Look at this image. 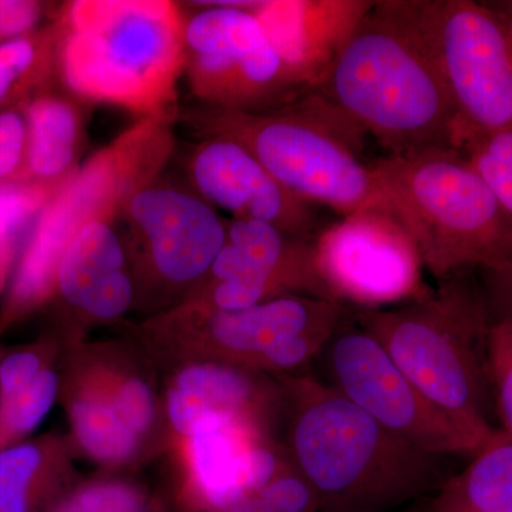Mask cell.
Wrapping results in <instances>:
<instances>
[{
    "mask_svg": "<svg viewBox=\"0 0 512 512\" xmlns=\"http://www.w3.org/2000/svg\"><path fill=\"white\" fill-rule=\"evenodd\" d=\"M312 93L389 156L460 147L456 107L407 0L373 3Z\"/></svg>",
    "mask_w": 512,
    "mask_h": 512,
    "instance_id": "1",
    "label": "cell"
},
{
    "mask_svg": "<svg viewBox=\"0 0 512 512\" xmlns=\"http://www.w3.org/2000/svg\"><path fill=\"white\" fill-rule=\"evenodd\" d=\"M289 457L320 512H399L433 497L451 476L448 458L390 433L312 375L282 382Z\"/></svg>",
    "mask_w": 512,
    "mask_h": 512,
    "instance_id": "2",
    "label": "cell"
},
{
    "mask_svg": "<svg viewBox=\"0 0 512 512\" xmlns=\"http://www.w3.org/2000/svg\"><path fill=\"white\" fill-rule=\"evenodd\" d=\"M57 74L67 93L143 117L178 114L187 13L171 0L59 6Z\"/></svg>",
    "mask_w": 512,
    "mask_h": 512,
    "instance_id": "3",
    "label": "cell"
},
{
    "mask_svg": "<svg viewBox=\"0 0 512 512\" xmlns=\"http://www.w3.org/2000/svg\"><path fill=\"white\" fill-rule=\"evenodd\" d=\"M471 271L448 275L402 305L353 311V318L478 451L498 431L488 372L494 323L483 284Z\"/></svg>",
    "mask_w": 512,
    "mask_h": 512,
    "instance_id": "4",
    "label": "cell"
},
{
    "mask_svg": "<svg viewBox=\"0 0 512 512\" xmlns=\"http://www.w3.org/2000/svg\"><path fill=\"white\" fill-rule=\"evenodd\" d=\"M177 120L180 113L138 119L56 188L20 249L0 308V335L55 298L60 262L84 225L120 214L131 195L163 177Z\"/></svg>",
    "mask_w": 512,
    "mask_h": 512,
    "instance_id": "5",
    "label": "cell"
},
{
    "mask_svg": "<svg viewBox=\"0 0 512 512\" xmlns=\"http://www.w3.org/2000/svg\"><path fill=\"white\" fill-rule=\"evenodd\" d=\"M183 117L202 137L231 138L293 194L339 217L390 212L370 164L357 153L360 130L315 93L261 113L200 106Z\"/></svg>",
    "mask_w": 512,
    "mask_h": 512,
    "instance_id": "6",
    "label": "cell"
},
{
    "mask_svg": "<svg viewBox=\"0 0 512 512\" xmlns=\"http://www.w3.org/2000/svg\"><path fill=\"white\" fill-rule=\"evenodd\" d=\"M370 168L436 281L466 269L512 268V225L460 150L386 156Z\"/></svg>",
    "mask_w": 512,
    "mask_h": 512,
    "instance_id": "7",
    "label": "cell"
},
{
    "mask_svg": "<svg viewBox=\"0 0 512 512\" xmlns=\"http://www.w3.org/2000/svg\"><path fill=\"white\" fill-rule=\"evenodd\" d=\"M407 3L456 107L460 147L512 130V29L503 16L473 0Z\"/></svg>",
    "mask_w": 512,
    "mask_h": 512,
    "instance_id": "8",
    "label": "cell"
},
{
    "mask_svg": "<svg viewBox=\"0 0 512 512\" xmlns=\"http://www.w3.org/2000/svg\"><path fill=\"white\" fill-rule=\"evenodd\" d=\"M120 224L136 302L163 303L161 312L184 302L208 274L228 228L190 187L163 178L131 195Z\"/></svg>",
    "mask_w": 512,
    "mask_h": 512,
    "instance_id": "9",
    "label": "cell"
},
{
    "mask_svg": "<svg viewBox=\"0 0 512 512\" xmlns=\"http://www.w3.org/2000/svg\"><path fill=\"white\" fill-rule=\"evenodd\" d=\"M187 15L185 70L195 99L214 109L261 113L309 94L256 18V2H195Z\"/></svg>",
    "mask_w": 512,
    "mask_h": 512,
    "instance_id": "10",
    "label": "cell"
},
{
    "mask_svg": "<svg viewBox=\"0 0 512 512\" xmlns=\"http://www.w3.org/2000/svg\"><path fill=\"white\" fill-rule=\"evenodd\" d=\"M318 379L390 433L440 457H473L474 444L419 392L350 311L318 359Z\"/></svg>",
    "mask_w": 512,
    "mask_h": 512,
    "instance_id": "11",
    "label": "cell"
},
{
    "mask_svg": "<svg viewBox=\"0 0 512 512\" xmlns=\"http://www.w3.org/2000/svg\"><path fill=\"white\" fill-rule=\"evenodd\" d=\"M313 261L330 301L350 311H379L430 289L406 228L390 212L340 217L313 241Z\"/></svg>",
    "mask_w": 512,
    "mask_h": 512,
    "instance_id": "12",
    "label": "cell"
},
{
    "mask_svg": "<svg viewBox=\"0 0 512 512\" xmlns=\"http://www.w3.org/2000/svg\"><path fill=\"white\" fill-rule=\"evenodd\" d=\"M350 309L309 295H288L239 311L183 302L157 313L146 328L168 348H185L194 360L254 370L258 357L281 340L336 326Z\"/></svg>",
    "mask_w": 512,
    "mask_h": 512,
    "instance_id": "13",
    "label": "cell"
},
{
    "mask_svg": "<svg viewBox=\"0 0 512 512\" xmlns=\"http://www.w3.org/2000/svg\"><path fill=\"white\" fill-rule=\"evenodd\" d=\"M288 295L330 301L316 274L313 242L266 222L229 220L224 247L184 302L239 311Z\"/></svg>",
    "mask_w": 512,
    "mask_h": 512,
    "instance_id": "14",
    "label": "cell"
},
{
    "mask_svg": "<svg viewBox=\"0 0 512 512\" xmlns=\"http://www.w3.org/2000/svg\"><path fill=\"white\" fill-rule=\"evenodd\" d=\"M188 187L231 220L266 222L313 242L326 225L319 207L302 200L231 138L202 137L185 160Z\"/></svg>",
    "mask_w": 512,
    "mask_h": 512,
    "instance_id": "15",
    "label": "cell"
},
{
    "mask_svg": "<svg viewBox=\"0 0 512 512\" xmlns=\"http://www.w3.org/2000/svg\"><path fill=\"white\" fill-rule=\"evenodd\" d=\"M188 495L202 512H227L286 466L268 429L235 414L202 417L184 437Z\"/></svg>",
    "mask_w": 512,
    "mask_h": 512,
    "instance_id": "16",
    "label": "cell"
},
{
    "mask_svg": "<svg viewBox=\"0 0 512 512\" xmlns=\"http://www.w3.org/2000/svg\"><path fill=\"white\" fill-rule=\"evenodd\" d=\"M123 212V211H121ZM120 214L84 225L64 252L56 295L77 315L110 322L136 305V285L123 237Z\"/></svg>",
    "mask_w": 512,
    "mask_h": 512,
    "instance_id": "17",
    "label": "cell"
},
{
    "mask_svg": "<svg viewBox=\"0 0 512 512\" xmlns=\"http://www.w3.org/2000/svg\"><path fill=\"white\" fill-rule=\"evenodd\" d=\"M375 2L268 0L254 10L266 37L303 89L322 82L339 47Z\"/></svg>",
    "mask_w": 512,
    "mask_h": 512,
    "instance_id": "18",
    "label": "cell"
},
{
    "mask_svg": "<svg viewBox=\"0 0 512 512\" xmlns=\"http://www.w3.org/2000/svg\"><path fill=\"white\" fill-rule=\"evenodd\" d=\"M278 406H284L282 386L264 373L212 360L187 363L165 392V412L180 439L210 414L247 417L269 429Z\"/></svg>",
    "mask_w": 512,
    "mask_h": 512,
    "instance_id": "19",
    "label": "cell"
},
{
    "mask_svg": "<svg viewBox=\"0 0 512 512\" xmlns=\"http://www.w3.org/2000/svg\"><path fill=\"white\" fill-rule=\"evenodd\" d=\"M28 146L16 183L57 187L80 167L86 146V120L79 99L49 90L23 104Z\"/></svg>",
    "mask_w": 512,
    "mask_h": 512,
    "instance_id": "20",
    "label": "cell"
},
{
    "mask_svg": "<svg viewBox=\"0 0 512 512\" xmlns=\"http://www.w3.org/2000/svg\"><path fill=\"white\" fill-rule=\"evenodd\" d=\"M69 450L43 436L0 451V512H46L69 488Z\"/></svg>",
    "mask_w": 512,
    "mask_h": 512,
    "instance_id": "21",
    "label": "cell"
},
{
    "mask_svg": "<svg viewBox=\"0 0 512 512\" xmlns=\"http://www.w3.org/2000/svg\"><path fill=\"white\" fill-rule=\"evenodd\" d=\"M73 439L96 463L116 467L136 457L141 440L133 433L110 394L83 366L74 367L64 387Z\"/></svg>",
    "mask_w": 512,
    "mask_h": 512,
    "instance_id": "22",
    "label": "cell"
},
{
    "mask_svg": "<svg viewBox=\"0 0 512 512\" xmlns=\"http://www.w3.org/2000/svg\"><path fill=\"white\" fill-rule=\"evenodd\" d=\"M512 507V439L500 430L448 478L427 512H495Z\"/></svg>",
    "mask_w": 512,
    "mask_h": 512,
    "instance_id": "23",
    "label": "cell"
},
{
    "mask_svg": "<svg viewBox=\"0 0 512 512\" xmlns=\"http://www.w3.org/2000/svg\"><path fill=\"white\" fill-rule=\"evenodd\" d=\"M55 23L0 46V111L18 109L33 97L55 89Z\"/></svg>",
    "mask_w": 512,
    "mask_h": 512,
    "instance_id": "24",
    "label": "cell"
},
{
    "mask_svg": "<svg viewBox=\"0 0 512 512\" xmlns=\"http://www.w3.org/2000/svg\"><path fill=\"white\" fill-rule=\"evenodd\" d=\"M57 187L0 184V298L8 291L20 249L33 222Z\"/></svg>",
    "mask_w": 512,
    "mask_h": 512,
    "instance_id": "25",
    "label": "cell"
},
{
    "mask_svg": "<svg viewBox=\"0 0 512 512\" xmlns=\"http://www.w3.org/2000/svg\"><path fill=\"white\" fill-rule=\"evenodd\" d=\"M62 390L55 366H47L23 392L0 403V451L29 440Z\"/></svg>",
    "mask_w": 512,
    "mask_h": 512,
    "instance_id": "26",
    "label": "cell"
},
{
    "mask_svg": "<svg viewBox=\"0 0 512 512\" xmlns=\"http://www.w3.org/2000/svg\"><path fill=\"white\" fill-rule=\"evenodd\" d=\"M101 379L113 397L117 412L128 429L143 440L156 421L157 402L153 386L147 377L114 365L107 357H92Z\"/></svg>",
    "mask_w": 512,
    "mask_h": 512,
    "instance_id": "27",
    "label": "cell"
},
{
    "mask_svg": "<svg viewBox=\"0 0 512 512\" xmlns=\"http://www.w3.org/2000/svg\"><path fill=\"white\" fill-rule=\"evenodd\" d=\"M460 151L493 192L512 225V130L468 138Z\"/></svg>",
    "mask_w": 512,
    "mask_h": 512,
    "instance_id": "28",
    "label": "cell"
},
{
    "mask_svg": "<svg viewBox=\"0 0 512 512\" xmlns=\"http://www.w3.org/2000/svg\"><path fill=\"white\" fill-rule=\"evenodd\" d=\"M147 497L126 481L106 480L70 488L46 512H146Z\"/></svg>",
    "mask_w": 512,
    "mask_h": 512,
    "instance_id": "29",
    "label": "cell"
},
{
    "mask_svg": "<svg viewBox=\"0 0 512 512\" xmlns=\"http://www.w3.org/2000/svg\"><path fill=\"white\" fill-rule=\"evenodd\" d=\"M488 372L498 430L512 439V329L508 326L495 323L491 329Z\"/></svg>",
    "mask_w": 512,
    "mask_h": 512,
    "instance_id": "30",
    "label": "cell"
},
{
    "mask_svg": "<svg viewBox=\"0 0 512 512\" xmlns=\"http://www.w3.org/2000/svg\"><path fill=\"white\" fill-rule=\"evenodd\" d=\"M255 495L272 512H320L318 495L292 461Z\"/></svg>",
    "mask_w": 512,
    "mask_h": 512,
    "instance_id": "31",
    "label": "cell"
},
{
    "mask_svg": "<svg viewBox=\"0 0 512 512\" xmlns=\"http://www.w3.org/2000/svg\"><path fill=\"white\" fill-rule=\"evenodd\" d=\"M57 10L55 3L39 0H0V46L49 25Z\"/></svg>",
    "mask_w": 512,
    "mask_h": 512,
    "instance_id": "32",
    "label": "cell"
},
{
    "mask_svg": "<svg viewBox=\"0 0 512 512\" xmlns=\"http://www.w3.org/2000/svg\"><path fill=\"white\" fill-rule=\"evenodd\" d=\"M28 127L22 109L0 111V184L16 183L26 160Z\"/></svg>",
    "mask_w": 512,
    "mask_h": 512,
    "instance_id": "33",
    "label": "cell"
},
{
    "mask_svg": "<svg viewBox=\"0 0 512 512\" xmlns=\"http://www.w3.org/2000/svg\"><path fill=\"white\" fill-rule=\"evenodd\" d=\"M485 298L493 323L512 329V268L481 271Z\"/></svg>",
    "mask_w": 512,
    "mask_h": 512,
    "instance_id": "34",
    "label": "cell"
},
{
    "mask_svg": "<svg viewBox=\"0 0 512 512\" xmlns=\"http://www.w3.org/2000/svg\"><path fill=\"white\" fill-rule=\"evenodd\" d=\"M487 3L503 16L505 22H507L512 29V0H494V2Z\"/></svg>",
    "mask_w": 512,
    "mask_h": 512,
    "instance_id": "35",
    "label": "cell"
},
{
    "mask_svg": "<svg viewBox=\"0 0 512 512\" xmlns=\"http://www.w3.org/2000/svg\"><path fill=\"white\" fill-rule=\"evenodd\" d=\"M2 353H3V349L0 348V356H2Z\"/></svg>",
    "mask_w": 512,
    "mask_h": 512,
    "instance_id": "36",
    "label": "cell"
}]
</instances>
